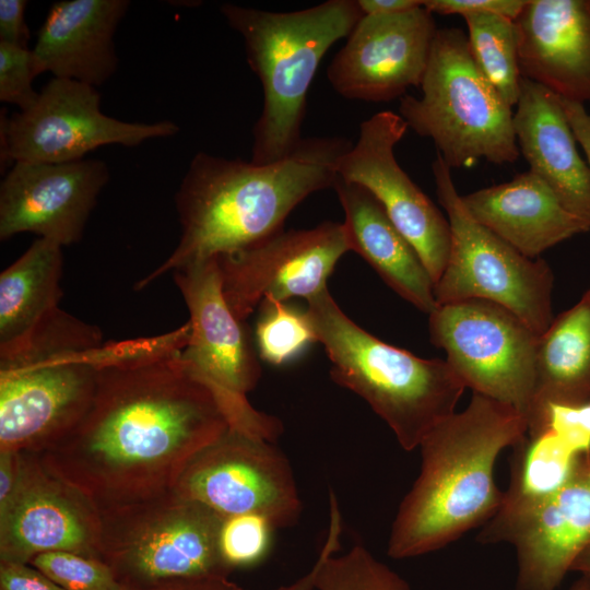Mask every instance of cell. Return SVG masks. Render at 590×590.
Here are the masks:
<instances>
[{
  "label": "cell",
  "mask_w": 590,
  "mask_h": 590,
  "mask_svg": "<svg viewBox=\"0 0 590 590\" xmlns=\"http://www.w3.org/2000/svg\"><path fill=\"white\" fill-rule=\"evenodd\" d=\"M364 15H394L423 5V0H357Z\"/></svg>",
  "instance_id": "39"
},
{
  "label": "cell",
  "mask_w": 590,
  "mask_h": 590,
  "mask_svg": "<svg viewBox=\"0 0 590 590\" xmlns=\"http://www.w3.org/2000/svg\"><path fill=\"white\" fill-rule=\"evenodd\" d=\"M568 590H590V580L580 577L576 582L570 586Z\"/></svg>",
  "instance_id": "41"
},
{
  "label": "cell",
  "mask_w": 590,
  "mask_h": 590,
  "mask_svg": "<svg viewBox=\"0 0 590 590\" xmlns=\"http://www.w3.org/2000/svg\"><path fill=\"white\" fill-rule=\"evenodd\" d=\"M586 455H588L590 457V450Z\"/></svg>",
  "instance_id": "42"
},
{
  "label": "cell",
  "mask_w": 590,
  "mask_h": 590,
  "mask_svg": "<svg viewBox=\"0 0 590 590\" xmlns=\"http://www.w3.org/2000/svg\"><path fill=\"white\" fill-rule=\"evenodd\" d=\"M351 251L343 223L281 229L217 258L224 298L241 322L268 298L308 300L327 287L341 257Z\"/></svg>",
  "instance_id": "15"
},
{
  "label": "cell",
  "mask_w": 590,
  "mask_h": 590,
  "mask_svg": "<svg viewBox=\"0 0 590 590\" xmlns=\"http://www.w3.org/2000/svg\"><path fill=\"white\" fill-rule=\"evenodd\" d=\"M62 246L38 238L0 274V357L19 352L61 308Z\"/></svg>",
  "instance_id": "26"
},
{
  "label": "cell",
  "mask_w": 590,
  "mask_h": 590,
  "mask_svg": "<svg viewBox=\"0 0 590 590\" xmlns=\"http://www.w3.org/2000/svg\"><path fill=\"white\" fill-rule=\"evenodd\" d=\"M35 74L32 49L0 42V101L20 111L34 105L39 92L33 87Z\"/></svg>",
  "instance_id": "32"
},
{
  "label": "cell",
  "mask_w": 590,
  "mask_h": 590,
  "mask_svg": "<svg viewBox=\"0 0 590 590\" xmlns=\"http://www.w3.org/2000/svg\"><path fill=\"white\" fill-rule=\"evenodd\" d=\"M423 5L394 15H363L327 70L349 99L386 103L421 87L437 33Z\"/></svg>",
  "instance_id": "18"
},
{
  "label": "cell",
  "mask_w": 590,
  "mask_h": 590,
  "mask_svg": "<svg viewBox=\"0 0 590 590\" xmlns=\"http://www.w3.org/2000/svg\"><path fill=\"white\" fill-rule=\"evenodd\" d=\"M275 528L263 516L245 514L224 517L220 532L223 560L234 571L261 562L270 550Z\"/></svg>",
  "instance_id": "31"
},
{
  "label": "cell",
  "mask_w": 590,
  "mask_h": 590,
  "mask_svg": "<svg viewBox=\"0 0 590 590\" xmlns=\"http://www.w3.org/2000/svg\"><path fill=\"white\" fill-rule=\"evenodd\" d=\"M255 338L260 359L273 366L295 361L317 335L307 311L272 298L264 299L259 308Z\"/></svg>",
  "instance_id": "29"
},
{
  "label": "cell",
  "mask_w": 590,
  "mask_h": 590,
  "mask_svg": "<svg viewBox=\"0 0 590 590\" xmlns=\"http://www.w3.org/2000/svg\"><path fill=\"white\" fill-rule=\"evenodd\" d=\"M428 332L465 389L508 404L528 417L534 397L539 334L517 315L484 299L448 303L428 315Z\"/></svg>",
  "instance_id": "11"
},
{
  "label": "cell",
  "mask_w": 590,
  "mask_h": 590,
  "mask_svg": "<svg viewBox=\"0 0 590 590\" xmlns=\"http://www.w3.org/2000/svg\"><path fill=\"white\" fill-rule=\"evenodd\" d=\"M129 5L128 0L55 2L32 48L35 74L104 84L118 67L114 35Z\"/></svg>",
  "instance_id": "21"
},
{
  "label": "cell",
  "mask_w": 590,
  "mask_h": 590,
  "mask_svg": "<svg viewBox=\"0 0 590 590\" xmlns=\"http://www.w3.org/2000/svg\"><path fill=\"white\" fill-rule=\"evenodd\" d=\"M333 189L344 212L351 251L358 253L400 297L429 315L438 306L435 283L379 201L366 188L339 176Z\"/></svg>",
  "instance_id": "24"
},
{
  "label": "cell",
  "mask_w": 590,
  "mask_h": 590,
  "mask_svg": "<svg viewBox=\"0 0 590 590\" xmlns=\"http://www.w3.org/2000/svg\"><path fill=\"white\" fill-rule=\"evenodd\" d=\"M515 23L522 78L590 102V0H527Z\"/></svg>",
  "instance_id": "20"
},
{
  "label": "cell",
  "mask_w": 590,
  "mask_h": 590,
  "mask_svg": "<svg viewBox=\"0 0 590 590\" xmlns=\"http://www.w3.org/2000/svg\"><path fill=\"white\" fill-rule=\"evenodd\" d=\"M108 180L101 160L13 163L0 185V239L33 233L62 247L79 241Z\"/></svg>",
  "instance_id": "19"
},
{
  "label": "cell",
  "mask_w": 590,
  "mask_h": 590,
  "mask_svg": "<svg viewBox=\"0 0 590 590\" xmlns=\"http://www.w3.org/2000/svg\"><path fill=\"white\" fill-rule=\"evenodd\" d=\"M461 201L477 223L530 259L590 231L531 170L461 196Z\"/></svg>",
  "instance_id": "23"
},
{
  "label": "cell",
  "mask_w": 590,
  "mask_h": 590,
  "mask_svg": "<svg viewBox=\"0 0 590 590\" xmlns=\"http://www.w3.org/2000/svg\"><path fill=\"white\" fill-rule=\"evenodd\" d=\"M421 88V97L400 98L399 115L451 169L518 160L512 107L480 70L463 30H437Z\"/></svg>",
  "instance_id": "7"
},
{
  "label": "cell",
  "mask_w": 590,
  "mask_h": 590,
  "mask_svg": "<svg viewBox=\"0 0 590 590\" xmlns=\"http://www.w3.org/2000/svg\"><path fill=\"white\" fill-rule=\"evenodd\" d=\"M528 435L517 409L472 393L462 411L437 424L421 441V469L392 521L387 554L405 559L439 551L485 524L505 493L495 464Z\"/></svg>",
  "instance_id": "3"
},
{
  "label": "cell",
  "mask_w": 590,
  "mask_h": 590,
  "mask_svg": "<svg viewBox=\"0 0 590 590\" xmlns=\"http://www.w3.org/2000/svg\"><path fill=\"white\" fill-rule=\"evenodd\" d=\"M565 115L590 166V114L582 104L560 97Z\"/></svg>",
  "instance_id": "37"
},
{
  "label": "cell",
  "mask_w": 590,
  "mask_h": 590,
  "mask_svg": "<svg viewBox=\"0 0 590 590\" xmlns=\"http://www.w3.org/2000/svg\"><path fill=\"white\" fill-rule=\"evenodd\" d=\"M408 129L403 118L391 110L364 120L356 143L339 161L338 176L366 188L379 201L436 284L449 257L450 225L397 162L394 148Z\"/></svg>",
  "instance_id": "16"
},
{
  "label": "cell",
  "mask_w": 590,
  "mask_h": 590,
  "mask_svg": "<svg viewBox=\"0 0 590 590\" xmlns=\"http://www.w3.org/2000/svg\"><path fill=\"white\" fill-rule=\"evenodd\" d=\"M173 492L222 517L263 516L275 529L294 524L302 512L283 452L273 441L232 427L187 465Z\"/></svg>",
  "instance_id": "14"
},
{
  "label": "cell",
  "mask_w": 590,
  "mask_h": 590,
  "mask_svg": "<svg viewBox=\"0 0 590 590\" xmlns=\"http://www.w3.org/2000/svg\"><path fill=\"white\" fill-rule=\"evenodd\" d=\"M332 380L364 399L405 451L455 413L465 387L445 359L388 344L349 318L328 288L307 300Z\"/></svg>",
  "instance_id": "5"
},
{
  "label": "cell",
  "mask_w": 590,
  "mask_h": 590,
  "mask_svg": "<svg viewBox=\"0 0 590 590\" xmlns=\"http://www.w3.org/2000/svg\"><path fill=\"white\" fill-rule=\"evenodd\" d=\"M319 562L312 564L310 569L295 581L280 586L273 590H316L315 581ZM123 590H245L233 582L229 577H214L196 580H186L168 583L150 589H123Z\"/></svg>",
  "instance_id": "34"
},
{
  "label": "cell",
  "mask_w": 590,
  "mask_h": 590,
  "mask_svg": "<svg viewBox=\"0 0 590 590\" xmlns=\"http://www.w3.org/2000/svg\"><path fill=\"white\" fill-rule=\"evenodd\" d=\"M473 58L504 101L516 106L522 74L519 64V36L514 20L484 13L463 16Z\"/></svg>",
  "instance_id": "28"
},
{
  "label": "cell",
  "mask_w": 590,
  "mask_h": 590,
  "mask_svg": "<svg viewBox=\"0 0 590 590\" xmlns=\"http://www.w3.org/2000/svg\"><path fill=\"white\" fill-rule=\"evenodd\" d=\"M63 590H123L109 567L96 557L57 551L36 556L31 563Z\"/></svg>",
  "instance_id": "30"
},
{
  "label": "cell",
  "mask_w": 590,
  "mask_h": 590,
  "mask_svg": "<svg viewBox=\"0 0 590 590\" xmlns=\"http://www.w3.org/2000/svg\"><path fill=\"white\" fill-rule=\"evenodd\" d=\"M173 275L189 311L190 335L181 358L214 390L232 428L274 442L283 430L281 422L247 399L261 376L260 357L224 298L217 258L188 264Z\"/></svg>",
  "instance_id": "10"
},
{
  "label": "cell",
  "mask_w": 590,
  "mask_h": 590,
  "mask_svg": "<svg viewBox=\"0 0 590 590\" xmlns=\"http://www.w3.org/2000/svg\"><path fill=\"white\" fill-rule=\"evenodd\" d=\"M351 145L340 137L304 138L290 155L268 164L197 153L175 196L179 241L134 288L283 229L286 217L308 196L333 188L339 161Z\"/></svg>",
  "instance_id": "2"
},
{
  "label": "cell",
  "mask_w": 590,
  "mask_h": 590,
  "mask_svg": "<svg viewBox=\"0 0 590 590\" xmlns=\"http://www.w3.org/2000/svg\"><path fill=\"white\" fill-rule=\"evenodd\" d=\"M439 203L451 232L449 257L435 284L437 305L484 299L517 315L536 334L551 324L554 275L543 259H530L477 223L465 210L451 168L432 163Z\"/></svg>",
  "instance_id": "9"
},
{
  "label": "cell",
  "mask_w": 590,
  "mask_h": 590,
  "mask_svg": "<svg viewBox=\"0 0 590 590\" xmlns=\"http://www.w3.org/2000/svg\"><path fill=\"white\" fill-rule=\"evenodd\" d=\"M527 0H423L433 15H474L493 13L516 20Z\"/></svg>",
  "instance_id": "33"
},
{
  "label": "cell",
  "mask_w": 590,
  "mask_h": 590,
  "mask_svg": "<svg viewBox=\"0 0 590 590\" xmlns=\"http://www.w3.org/2000/svg\"><path fill=\"white\" fill-rule=\"evenodd\" d=\"M25 0H0V42L28 48L30 31L25 21Z\"/></svg>",
  "instance_id": "36"
},
{
  "label": "cell",
  "mask_w": 590,
  "mask_h": 590,
  "mask_svg": "<svg viewBox=\"0 0 590 590\" xmlns=\"http://www.w3.org/2000/svg\"><path fill=\"white\" fill-rule=\"evenodd\" d=\"M571 571L578 573L580 577L590 580V544L575 562Z\"/></svg>",
  "instance_id": "40"
},
{
  "label": "cell",
  "mask_w": 590,
  "mask_h": 590,
  "mask_svg": "<svg viewBox=\"0 0 590 590\" xmlns=\"http://www.w3.org/2000/svg\"><path fill=\"white\" fill-rule=\"evenodd\" d=\"M21 469V451H0V503L14 489Z\"/></svg>",
  "instance_id": "38"
},
{
  "label": "cell",
  "mask_w": 590,
  "mask_h": 590,
  "mask_svg": "<svg viewBox=\"0 0 590 590\" xmlns=\"http://www.w3.org/2000/svg\"><path fill=\"white\" fill-rule=\"evenodd\" d=\"M590 404V287L539 335L528 437L546 433L555 410Z\"/></svg>",
  "instance_id": "25"
},
{
  "label": "cell",
  "mask_w": 590,
  "mask_h": 590,
  "mask_svg": "<svg viewBox=\"0 0 590 590\" xmlns=\"http://www.w3.org/2000/svg\"><path fill=\"white\" fill-rule=\"evenodd\" d=\"M221 13L243 36L248 64L262 84L263 106L252 131L250 161H280L304 139L307 94L320 61L364 14L357 0H328L292 12L224 3Z\"/></svg>",
  "instance_id": "4"
},
{
  "label": "cell",
  "mask_w": 590,
  "mask_h": 590,
  "mask_svg": "<svg viewBox=\"0 0 590 590\" xmlns=\"http://www.w3.org/2000/svg\"><path fill=\"white\" fill-rule=\"evenodd\" d=\"M110 342L60 309L19 352L0 357V451L42 453L83 417Z\"/></svg>",
  "instance_id": "6"
},
{
  "label": "cell",
  "mask_w": 590,
  "mask_h": 590,
  "mask_svg": "<svg viewBox=\"0 0 590 590\" xmlns=\"http://www.w3.org/2000/svg\"><path fill=\"white\" fill-rule=\"evenodd\" d=\"M189 335L187 321L162 335L113 341L83 417L37 453L98 508L173 491L233 427L214 390L181 358Z\"/></svg>",
  "instance_id": "1"
},
{
  "label": "cell",
  "mask_w": 590,
  "mask_h": 590,
  "mask_svg": "<svg viewBox=\"0 0 590 590\" xmlns=\"http://www.w3.org/2000/svg\"><path fill=\"white\" fill-rule=\"evenodd\" d=\"M1 162L67 163L110 144L137 146L179 131L169 120L128 122L105 115L96 87L52 78L32 107L1 117Z\"/></svg>",
  "instance_id": "13"
},
{
  "label": "cell",
  "mask_w": 590,
  "mask_h": 590,
  "mask_svg": "<svg viewBox=\"0 0 590 590\" xmlns=\"http://www.w3.org/2000/svg\"><path fill=\"white\" fill-rule=\"evenodd\" d=\"M476 541L514 546L515 590H556L590 544V457L580 455L564 482L545 495L504 498Z\"/></svg>",
  "instance_id": "12"
},
{
  "label": "cell",
  "mask_w": 590,
  "mask_h": 590,
  "mask_svg": "<svg viewBox=\"0 0 590 590\" xmlns=\"http://www.w3.org/2000/svg\"><path fill=\"white\" fill-rule=\"evenodd\" d=\"M515 107L516 140L529 170L552 189L569 212L590 226V166L577 149L560 97L523 78Z\"/></svg>",
  "instance_id": "22"
},
{
  "label": "cell",
  "mask_w": 590,
  "mask_h": 590,
  "mask_svg": "<svg viewBox=\"0 0 590 590\" xmlns=\"http://www.w3.org/2000/svg\"><path fill=\"white\" fill-rule=\"evenodd\" d=\"M99 508L37 453L21 452L17 483L0 503V562L30 564L57 551L97 558Z\"/></svg>",
  "instance_id": "17"
},
{
  "label": "cell",
  "mask_w": 590,
  "mask_h": 590,
  "mask_svg": "<svg viewBox=\"0 0 590 590\" xmlns=\"http://www.w3.org/2000/svg\"><path fill=\"white\" fill-rule=\"evenodd\" d=\"M0 590H63L31 564L0 562Z\"/></svg>",
  "instance_id": "35"
},
{
  "label": "cell",
  "mask_w": 590,
  "mask_h": 590,
  "mask_svg": "<svg viewBox=\"0 0 590 590\" xmlns=\"http://www.w3.org/2000/svg\"><path fill=\"white\" fill-rule=\"evenodd\" d=\"M329 515L327 538L317 557L316 590H411L405 579L361 544L337 556L342 515L332 491L329 495Z\"/></svg>",
  "instance_id": "27"
},
{
  "label": "cell",
  "mask_w": 590,
  "mask_h": 590,
  "mask_svg": "<svg viewBox=\"0 0 590 590\" xmlns=\"http://www.w3.org/2000/svg\"><path fill=\"white\" fill-rule=\"evenodd\" d=\"M223 519L173 491L99 508L97 558L125 589L229 577L220 550Z\"/></svg>",
  "instance_id": "8"
}]
</instances>
